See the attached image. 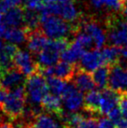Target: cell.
<instances>
[{"instance_id": "cell-1", "label": "cell", "mask_w": 127, "mask_h": 128, "mask_svg": "<svg viewBox=\"0 0 127 128\" xmlns=\"http://www.w3.org/2000/svg\"><path fill=\"white\" fill-rule=\"evenodd\" d=\"M39 29L50 39H66L67 36H76L80 31V24H72L54 15L40 14Z\"/></svg>"}, {"instance_id": "cell-2", "label": "cell", "mask_w": 127, "mask_h": 128, "mask_svg": "<svg viewBox=\"0 0 127 128\" xmlns=\"http://www.w3.org/2000/svg\"><path fill=\"white\" fill-rule=\"evenodd\" d=\"M41 14H50L59 16L64 21L74 24V22H80V12L73 0H54L50 3L43 4L40 8Z\"/></svg>"}, {"instance_id": "cell-3", "label": "cell", "mask_w": 127, "mask_h": 128, "mask_svg": "<svg viewBox=\"0 0 127 128\" xmlns=\"http://www.w3.org/2000/svg\"><path fill=\"white\" fill-rule=\"evenodd\" d=\"M25 92L32 107H39L45 96L49 94V87L45 77L39 72L28 77L25 82Z\"/></svg>"}, {"instance_id": "cell-4", "label": "cell", "mask_w": 127, "mask_h": 128, "mask_svg": "<svg viewBox=\"0 0 127 128\" xmlns=\"http://www.w3.org/2000/svg\"><path fill=\"white\" fill-rule=\"evenodd\" d=\"M108 29V40L112 46L124 48L127 46V20L117 17L116 15L110 16L106 22Z\"/></svg>"}, {"instance_id": "cell-5", "label": "cell", "mask_w": 127, "mask_h": 128, "mask_svg": "<svg viewBox=\"0 0 127 128\" xmlns=\"http://www.w3.org/2000/svg\"><path fill=\"white\" fill-rule=\"evenodd\" d=\"M25 87L21 86L10 92L6 102L2 106V111L10 119L20 118L25 110L26 103Z\"/></svg>"}, {"instance_id": "cell-6", "label": "cell", "mask_w": 127, "mask_h": 128, "mask_svg": "<svg viewBox=\"0 0 127 128\" xmlns=\"http://www.w3.org/2000/svg\"><path fill=\"white\" fill-rule=\"evenodd\" d=\"M108 88L120 96H127V70L119 63L110 66Z\"/></svg>"}, {"instance_id": "cell-7", "label": "cell", "mask_w": 127, "mask_h": 128, "mask_svg": "<svg viewBox=\"0 0 127 128\" xmlns=\"http://www.w3.org/2000/svg\"><path fill=\"white\" fill-rule=\"evenodd\" d=\"M77 69H78V64H71L62 61L55 64L54 66L47 68H39L38 72L43 77L46 78L55 77L64 82H71Z\"/></svg>"}, {"instance_id": "cell-8", "label": "cell", "mask_w": 127, "mask_h": 128, "mask_svg": "<svg viewBox=\"0 0 127 128\" xmlns=\"http://www.w3.org/2000/svg\"><path fill=\"white\" fill-rule=\"evenodd\" d=\"M63 105L69 112H76L84 106V96L82 92L71 82L67 83L66 89L62 96Z\"/></svg>"}, {"instance_id": "cell-9", "label": "cell", "mask_w": 127, "mask_h": 128, "mask_svg": "<svg viewBox=\"0 0 127 128\" xmlns=\"http://www.w3.org/2000/svg\"><path fill=\"white\" fill-rule=\"evenodd\" d=\"M14 66L25 77H30L39 70L38 62H35L30 52L25 50H18L14 57Z\"/></svg>"}, {"instance_id": "cell-10", "label": "cell", "mask_w": 127, "mask_h": 128, "mask_svg": "<svg viewBox=\"0 0 127 128\" xmlns=\"http://www.w3.org/2000/svg\"><path fill=\"white\" fill-rule=\"evenodd\" d=\"M103 66H106V64H105L103 56L101 54V52L95 49L90 52H86L83 54L78 66L81 70L91 73Z\"/></svg>"}, {"instance_id": "cell-11", "label": "cell", "mask_w": 127, "mask_h": 128, "mask_svg": "<svg viewBox=\"0 0 127 128\" xmlns=\"http://www.w3.org/2000/svg\"><path fill=\"white\" fill-rule=\"evenodd\" d=\"M88 34L94 40L96 49H101L106 41V36L101 26L95 21H88L80 22V30Z\"/></svg>"}, {"instance_id": "cell-12", "label": "cell", "mask_w": 127, "mask_h": 128, "mask_svg": "<svg viewBox=\"0 0 127 128\" xmlns=\"http://www.w3.org/2000/svg\"><path fill=\"white\" fill-rule=\"evenodd\" d=\"M26 80L27 78L21 71H19L17 68H13L1 76L0 86L8 91H12L18 87L24 86V84L26 82Z\"/></svg>"}, {"instance_id": "cell-13", "label": "cell", "mask_w": 127, "mask_h": 128, "mask_svg": "<svg viewBox=\"0 0 127 128\" xmlns=\"http://www.w3.org/2000/svg\"><path fill=\"white\" fill-rule=\"evenodd\" d=\"M122 96L112 90L106 88L101 91V106L100 114L108 115L114 108H118Z\"/></svg>"}, {"instance_id": "cell-14", "label": "cell", "mask_w": 127, "mask_h": 128, "mask_svg": "<svg viewBox=\"0 0 127 128\" xmlns=\"http://www.w3.org/2000/svg\"><path fill=\"white\" fill-rule=\"evenodd\" d=\"M50 40L40 29L28 33L27 48L33 54H38L41 52L49 44Z\"/></svg>"}, {"instance_id": "cell-15", "label": "cell", "mask_w": 127, "mask_h": 128, "mask_svg": "<svg viewBox=\"0 0 127 128\" xmlns=\"http://www.w3.org/2000/svg\"><path fill=\"white\" fill-rule=\"evenodd\" d=\"M18 50L17 46L10 43H8L4 46L2 52H0V70L2 75L15 68L14 57Z\"/></svg>"}, {"instance_id": "cell-16", "label": "cell", "mask_w": 127, "mask_h": 128, "mask_svg": "<svg viewBox=\"0 0 127 128\" xmlns=\"http://www.w3.org/2000/svg\"><path fill=\"white\" fill-rule=\"evenodd\" d=\"M72 83L82 92H89L94 89L95 84L92 78V75L89 72L78 69L71 80Z\"/></svg>"}, {"instance_id": "cell-17", "label": "cell", "mask_w": 127, "mask_h": 128, "mask_svg": "<svg viewBox=\"0 0 127 128\" xmlns=\"http://www.w3.org/2000/svg\"><path fill=\"white\" fill-rule=\"evenodd\" d=\"M61 52L56 50L50 44H48V46L44 50L38 54V64L39 68H47L50 66H54L59 62V58L61 57Z\"/></svg>"}, {"instance_id": "cell-18", "label": "cell", "mask_w": 127, "mask_h": 128, "mask_svg": "<svg viewBox=\"0 0 127 128\" xmlns=\"http://www.w3.org/2000/svg\"><path fill=\"white\" fill-rule=\"evenodd\" d=\"M42 108L46 110L49 113H52L61 117L64 114L63 110V101L62 98L56 96L52 94H48L42 101Z\"/></svg>"}, {"instance_id": "cell-19", "label": "cell", "mask_w": 127, "mask_h": 128, "mask_svg": "<svg viewBox=\"0 0 127 128\" xmlns=\"http://www.w3.org/2000/svg\"><path fill=\"white\" fill-rule=\"evenodd\" d=\"M85 49L78 44L77 42L71 43L69 47L61 54V58L63 62L68 63L71 64H77L78 60H80L81 57L85 54Z\"/></svg>"}, {"instance_id": "cell-20", "label": "cell", "mask_w": 127, "mask_h": 128, "mask_svg": "<svg viewBox=\"0 0 127 128\" xmlns=\"http://www.w3.org/2000/svg\"><path fill=\"white\" fill-rule=\"evenodd\" d=\"M101 106V92L92 90L86 94L84 97V110L87 112L100 114Z\"/></svg>"}, {"instance_id": "cell-21", "label": "cell", "mask_w": 127, "mask_h": 128, "mask_svg": "<svg viewBox=\"0 0 127 128\" xmlns=\"http://www.w3.org/2000/svg\"><path fill=\"white\" fill-rule=\"evenodd\" d=\"M24 10L20 7L14 8L8 11L7 13H5L4 24L10 26V28L19 27L24 24Z\"/></svg>"}, {"instance_id": "cell-22", "label": "cell", "mask_w": 127, "mask_h": 128, "mask_svg": "<svg viewBox=\"0 0 127 128\" xmlns=\"http://www.w3.org/2000/svg\"><path fill=\"white\" fill-rule=\"evenodd\" d=\"M28 31L24 28H8L7 29V32L4 36V38L7 40L8 43L13 45H19L22 43L27 41L28 38Z\"/></svg>"}, {"instance_id": "cell-23", "label": "cell", "mask_w": 127, "mask_h": 128, "mask_svg": "<svg viewBox=\"0 0 127 128\" xmlns=\"http://www.w3.org/2000/svg\"><path fill=\"white\" fill-rule=\"evenodd\" d=\"M110 70V66H103L92 72V78H94V84L97 88L102 90L108 88Z\"/></svg>"}, {"instance_id": "cell-24", "label": "cell", "mask_w": 127, "mask_h": 128, "mask_svg": "<svg viewBox=\"0 0 127 128\" xmlns=\"http://www.w3.org/2000/svg\"><path fill=\"white\" fill-rule=\"evenodd\" d=\"M33 128H61L58 122L50 115L46 113H41L34 119L32 124ZM64 128V127H62Z\"/></svg>"}, {"instance_id": "cell-25", "label": "cell", "mask_w": 127, "mask_h": 128, "mask_svg": "<svg viewBox=\"0 0 127 128\" xmlns=\"http://www.w3.org/2000/svg\"><path fill=\"white\" fill-rule=\"evenodd\" d=\"M104 62L106 66H113L118 64L120 60V49L114 46L105 47L101 50Z\"/></svg>"}, {"instance_id": "cell-26", "label": "cell", "mask_w": 127, "mask_h": 128, "mask_svg": "<svg viewBox=\"0 0 127 128\" xmlns=\"http://www.w3.org/2000/svg\"><path fill=\"white\" fill-rule=\"evenodd\" d=\"M24 28L28 31H36L40 28V15H38L35 10H24Z\"/></svg>"}, {"instance_id": "cell-27", "label": "cell", "mask_w": 127, "mask_h": 128, "mask_svg": "<svg viewBox=\"0 0 127 128\" xmlns=\"http://www.w3.org/2000/svg\"><path fill=\"white\" fill-rule=\"evenodd\" d=\"M47 84H48L50 92L52 94L59 96V97H62L67 86V83H66L60 78H55V77L47 78Z\"/></svg>"}, {"instance_id": "cell-28", "label": "cell", "mask_w": 127, "mask_h": 128, "mask_svg": "<svg viewBox=\"0 0 127 128\" xmlns=\"http://www.w3.org/2000/svg\"><path fill=\"white\" fill-rule=\"evenodd\" d=\"M75 42H77L78 44H80L82 48H84L85 50L86 49H92V46H94V40L91 36H89L88 34H86L85 32H80L76 35V38L74 40Z\"/></svg>"}, {"instance_id": "cell-29", "label": "cell", "mask_w": 127, "mask_h": 128, "mask_svg": "<svg viewBox=\"0 0 127 128\" xmlns=\"http://www.w3.org/2000/svg\"><path fill=\"white\" fill-rule=\"evenodd\" d=\"M24 0H0V13H7L11 8L20 7Z\"/></svg>"}, {"instance_id": "cell-30", "label": "cell", "mask_w": 127, "mask_h": 128, "mask_svg": "<svg viewBox=\"0 0 127 128\" xmlns=\"http://www.w3.org/2000/svg\"><path fill=\"white\" fill-rule=\"evenodd\" d=\"M24 6L29 10H40L43 2L42 0H24Z\"/></svg>"}, {"instance_id": "cell-31", "label": "cell", "mask_w": 127, "mask_h": 128, "mask_svg": "<svg viewBox=\"0 0 127 128\" xmlns=\"http://www.w3.org/2000/svg\"><path fill=\"white\" fill-rule=\"evenodd\" d=\"M97 128H116L115 124L106 117H100L97 120Z\"/></svg>"}, {"instance_id": "cell-32", "label": "cell", "mask_w": 127, "mask_h": 128, "mask_svg": "<svg viewBox=\"0 0 127 128\" xmlns=\"http://www.w3.org/2000/svg\"><path fill=\"white\" fill-rule=\"evenodd\" d=\"M78 128H97V120L94 118H85Z\"/></svg>"}, {"instance_id": "cell-33", "label": "cell", "mask_w": 127, "mask_h": 128, "mask_svg": "<svg viewBox=\"0 0 127 128\" xmlns=\"http://www.w3.org/2000/svg\"><path fill=\"white\" fill-rule=\"evenodd\" d=\"M108 119H110V121L115 124L116 122H118L122 118V111H120V108L118 107V108H114L111 112H110V114H108Z\"/></svg>"}, {"instance_id": "cell-34", "label": "cell", "mask_w": 127, "mask_h": 128, "mask_svg": "<svg viewBox=\"0 0 127 128\" xmlns=\"http://www.w3.org/2000/svg\"><path fill=\"white\" fill-rule=\"evenodd\" d=\"M119 108L122 111V117L127 120V96H122L120 104H119Z\"/></svg>"}, {"instance_id": "cell-35", "label": "cell", "mask_w": 127, "mask_h": 128, "mask_svg": "<svg viewBox=\"0 0 127 128\" xmlns=\"http://www.w3.org/2000/svg\"><path fill=\"white\" fill-rule=\"evenodd\" d=\"M8 91L6 89H4L3 87L0 86V108H2L4 103L6 102L8 96Z\"/></svg>"}, {"instance_id": "cell-36", "label": "cell", "mask_w": 127, "mask_h": 128, "mask_svg": "<svg viewBox=\"0 0 127 128\" xmlns=\"http://www.w3.org/2000/svg\"><path fill=\"white\" fill-rule=\"evenodd\" d=\"M91 4L95 8H102L105 7H106V3H108V0H90Z\"/></svg>"}, {"instance_id": "cell-37", "label": "cell", "mask_w": 127, "mask_h": 128, "mask_svg": "<svg viewBox=\"0 0 127 128\" xmlns=\"http://www.w3.org/2000/svg\"><path fill=\"white\" fill-rule=\"evenodd\" d=\"M7 25L5 24L4 22H0V38H2V36H5V34L7 32V27H6Z\"/></svg>"}, {"instance_id": "cell-38", "label": "cell", "mask_w": 127, "mask_h": 128, "mask_svg": "<svg viewBox=\"0 0 127 128\" xmlns=\"http://www.w3.org/2000/svg\"><path fill=\"white\" fill-rule=\"evenodd\" d=\"M122 16H124V18L127 20V0L124 3V5H122Z\"/></svg>"}, {"instance_id": "cell-39", "label": "cell", "mask_w": 127, "mask_h": 128, "mask_svg": "<svg viewBox=\"0 0 127 128\" xmlns=\"http://www.w3.org/2000/svg\"><path fill=\"white\" fill-rule=\"evenodd\" d=\"M120 57L124 59H127V46L120 49Z\"/></svg>"}, {"instance_id": "cell-40", "label": "cell", "mask_w": 127, "mask_h": 128, "mask_svg": "<svg viewBox=\"0 0 127 128\" xmlns=\"http://www.w3.org/2000/svg\"><path fill=\"white\" fill-rule=\"evenodd\" d=\"M0 128H13V126L10 122H0Z\"/></svg>"}, {"instance_id": "cell-41", "label": "cell", "mask_w": 127, "mask_h": 128, "mask_svg": "<svg viewBox=\"0 0 127 128\" xmlns=\"http://www.w3.org/2000/svg\"><path fill=\"white\" fill-rule=\"evenodd\" d=\"M4 46H5V45H4V44H3V41H2L1 39H0V52H2V50H3Z\"/></svg>"}, {"instance_id": "cell-42", "label": "cell", "mask_w": 127, "mask_h": 128, "mask_svg": "<svg viewBox=\"0 0 127 128\" xmlns=\"http://www.w3.org/2000/svg\"><path fill=\"white\" fill-rule=\"evenodd\" d=\"M19 128H33L32 127V125H26V124H22L21 125Z\"/></svg>"}, {"instance_id": "cell-43", "label": "cell", "mask_w": 127, "mask_h": 128, "mask_svg": "<svg viewBox=\"0 0 127 128\" xmlns=\"http://www.w3.org/2000/svg\"><path fill=\"white\" fill-rule=\"evenodd\" d=\"M1 20H2V14L0 13V22H1Z\"/></svg>"}, {"instance_id": "cell-44", "label": "cell", "mask_w": 127, "mask_h": 128, "mask_svg": "<svg viewBox=\"0 0 127 128\" xmlns=\"http://www.w3.org/2000/svg\"><path fill=\"white\" fill-rule=\"evenodd\" d=\"M120 1H122V3H124V2H125V1H126V0H120Z\"/></svg>"}, {"instance_id": "cell-45", "label": "cell", "mask_w": 127, "mask_h": 128, "mask_svg": "<svg viewBox=\"0 0 127 128\" xmlns=\"http://www.w3.org/2000/svg\"><path fill=\"white\" fill-rule=\"evenodd\" d=\"M1 76H2V72H1V70H0V78H1Z\"/></svg>"}, {"instance_id": "cell-46", "label": "cell", "mask_w": 127, "mask_h": 128, "mask_svg": "<svg viewBox=\"0 0 127 128\" xmlns=\"http://www.w3.org/2000/svg\"><path fill=\"white\" fill-rule=\"evenodd\" d=\"M64 128H67V127H66V126H64Z\"/></svg>"}]
</instances>
